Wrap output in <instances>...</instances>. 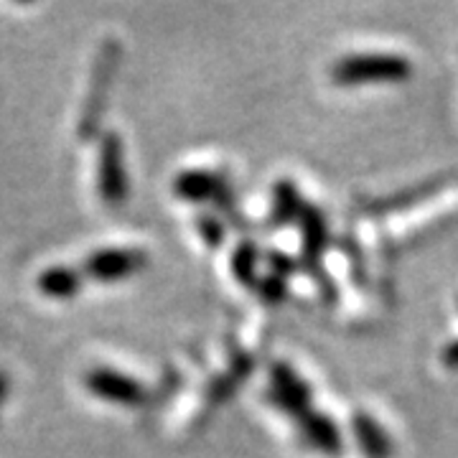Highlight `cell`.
<instances>
[{
	"instance_id": "cell-1",
	"label": "cell",
	"mask_w": 458,
	"mask_h": 458,
	"mask_svg": "<svg viewBox=\"0 0 458 458\" xmlns=\"http://www.w3.org/2000/svg\"><path fill=\"white\" fill-rule=\"evenodd\" d=\"M408 74V64L393 59V56H357V59H346L334 69V77L339 82L357 84L361 80H400Z\"/></svg>"
}]
</instances>
